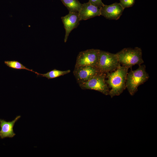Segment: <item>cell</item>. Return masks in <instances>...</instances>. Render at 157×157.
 Segmentation results:
<instances>
[{
  "mask_svg": "<svg viewBox=\"0 0 157 157\" xmlns=\"http://www.w3.org/2000/svg\"><path fill=\"white\" fill-rule=\"evenodd\" d=\"M129 68L120 65L114 71L106 73V82L111 89L108 95L111 98L119 96L126 88V76Z\"/></svg>",
  "mask_w": 157,
  "mask_h": 157,
  "instance_id": "6da1fadb",
  "label": "cell"
},
{
  "mask_svg": "<svg viewBox=\"0 0 157 157\" xmlns=\"http://www.w3.org/2000/svg\"><path fill=\"white\" fill-rule=\"evenodd\" d=\"M136 70L132 69L128 73L126 81V87L130 95L133 96L138 91V87L147 81L149 78L146 71L145 65H139Z\"/></svg>",
  "mask_w": 157,
  "mask_h": 157,
  "instance_id": "7a4b0ae2",
  "label": "cell"
},
{
  "mask_svg": "<svg viewBox=\"0 0 157 157\" xmlns=\"http://www.w3.org/2000/svg\"><path fill=\"white\" fill-rule=\"evenodd\" d=\"M116 54L120 65L129 68L135 65H141L144 62L142 49L138 47L125 48Z\"/></svg>",
  "mask_w": 157,
  "mask_h": 157,
  "instance_id": "3957f363",
  "label": "cell"
},
{
  "mask_svg": "<svg viewBox=\"0 0 157 157\" xmlns=\"http://www.w3.org/2000/svg\"><path fill=\"white\" fill-rule=\"evenodd\" d=\"M106 73L100 72L87 81L78 83L82 89L94 90L108 95L109 89L106 82Z\"/></svg>",
  "mask_w": 157,
  "mask_h": 157,
  "instance_id": "277c9868",
  "label": "cell"
},
{
  "mask_svg": "<svg viewBox=\"0 0 157 157\" xmlns=\"http://www.w3.org/2000/svg\"><path fill=\"white\" fill-rule=\"evenodd\" d=\"M120 65L116 54L100 50L97 68L106 73L115 70Z\"/></svg>",
  "mask_w": 157,
  "mask_h": 157,
  "instance_id": "5b68a950",
  "label": "cell"
},
{
  "mask_svg": "<svg viewBox=\"0 0 157 157\" xmlns=\"http://www.w3.org/2000/svg\"><path fill=\"white\" fill-rule=\"evenodd\" d=\"M100 51L91 49L80 52L77 57L75 67L90 66L97 68Z\"/></svg>",
  "mask_w": 157,
  "mask_h": 157,
  "instance_id": "8992f818",
  "label": "cell"
},
{
  "mask_svg": "<svg viewBox=\"0 0 157 157\" xmlns=\"http://www.w3.org/2000/svg\"><path fill=\"white\" fill-rule=\"evenodd\" d=\"M100 72L96 67L83 66L75 67L73 73L77 82L79 83L87 81Z\"/></svg>",
  "mask_w": 157,
  "mask_h": 157,
  "instance_id": "52a82bcc",
  "label": "cell"
},
{
  "mask_svg": "<svg viewBox=\"0 0 157 157\" xmlns=\"http://www.w3.org/2000/svg\"><path fill=\"white\" fill-rule=\"evenodd\" d=\"M101 15L109 19H119L124 9L119 3L115 2L110 5H104L100 8Z\"/></svg>",
  "mask_w": 157,
  "mask_h": 157,
  "instance_id": "ba28073f",
  "label": "cell"
},
{
  "mask_svg": "<svg viewBox=\"0 0 157 157\" xmlns=\"http://www.w3.org/2000/svg\"><path fill=\"white\" fill-rule=\"evenodd\" d=\"M61 19L65 31L64 41L66 42L70 33L79 24L78 13L69 12L67 15L62 17Z\"/></svg>",
  "mask_w": 157,
  "mask_h": 157,
  "instance_id": "9c48e42d",
  "label": "cell"
},
{
  "mask_svg": "<svg viewBox=\"0 0 157 157\" xmlns=\"http://www.w3.org/2000/svg\"><path fill=\"white\" fill-rule=\"evenodd\" d=\"M80 21L85 20L101 15L100 9L89 2L82 4L78 13Z\"/></svg>",
  "mask_w": 157,
  "mask_h": 157,
  "instance_id": "30bf717a",
  "label": "cell"
},
{
  "mask_svg": "<svg viewBox=\"0 0 157 157\" xmlns=\"http://www.w3.org/2000/svg\"><path fill=\"white\" fill-rule=\"evenodd\" d=\"M20 117V115L17 116L14 119L9 122L0 119V138H12L15 135L13 131V126L15 123Z\"/></svg>",
  "mask_w": 157,
  "mask_h": 157,
  "instance_id": "8fae6325",
  "label": "cell"
},
{
  "mask_svg": "<svg viewBox=\"0 0 157 157\" xmlns=\"http://www.w3.org/2000/svg\"><path fill=\"white\" fill-rule=\"evenodd\" d=\"M67 8L69 12L78 13L82 4L78 0H60Z\"/></svg>",
  "mask_w": 157,
  "mask_h": 157,
  "instance_id": "7c38bea8",
  "label": "cell"
},
{
  "mask_svg": "<svg viewBox=\"0 0 157 157\" xmlns=\"http://www.w3.org/2000/svg\"><path fill=\"white\" fill-rule=\"evenodd\" d=\"M70 70L65 71H61L54 69L47 73L44 74H39L38 75H40L43 77H45L48 79L56 78L66 74L70 72Z\"/></svg>",
  "mask_w": 157,
  "mask_h": 157,
  "instance_id": "4fadbf2b",
  "label": "cell"
},
{
  "mask_svg": "<svg viewBox=\"0 0 157 157\" xmlns=\"http://www.w3.org/2000/svg\"><path fill=\"white\" fill-rule=\"evenodd\" d=\"M4 63L8 66L12 68L18 69H26L33 72L37 74H38V73L33 71L31 69L28 68L18 61L15 60L5 61H4Z\"/></svg>",
  "mask_w": 157,
  "mask_h": 157,
  "instance_id": "5bb4252c",
  "label": "cell"
},
{
  "mask_svg": "<svg viewBox=\"0 0 157 157\" xmlns=\"http://www.w3.org/2000/svg\"><path fill=\"white\" fill-rule=\"evenodd\" d=\"M119 3L124 9L125 8L132 6L135 2V0H119Z\"/></svg>",
  "mask_w": 157,
  "mask_h": 157,
  "instance_id": "9a60e30c",
  "label": "cell"
},
{
  "mask_svg": "<svg viewBox=\"0 0 157 157\" xmlns=\"http://www.w3.org/2000/svg\"><path fill=\"white\" fill-rule=\"evenodd\" d=\"M89 2L91 4L100 8L104 5L101 0H89Z\"/></svg>",
  "mask_w": 157,
  "mask_h": 157,
  "instance_id": "2e32d148",
  "label": "cell"
}]
</instances>
